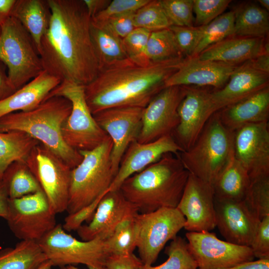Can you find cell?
I'll return each mask as SVG.
<instances>
[{"mask_svg": "<svg viewBox=\"0 0 269 269\" xmlns=\"http://www.w3.org/2000/svg\"><path fill=\"white\" fill-rule=\"evenodd\" d=\"M47 0L51 19L39 49L44 70L61 81L85 86L99 71L91 17L83 0Z\"/></svg>", "mask_w": 269, "mask_h": 269, "instance_id": "1", "label": "cell"}, {"mask_svg": "<svg viewBox=\"0 0 269 269\" xmlns=\"http://www.w3.org/2000/svg\"><path fill=\"white\" fill-rule=\"evenodd\" d=\"M185 58L160 62H137L129 58L99 70L84 86L87 105L93 115L115 108H145L161 90Z\"/></svg>", "mask_w": 269, "mask_h": 269, "instance_id": "2", "label": "cell"}, {"mask_svg": "<svg viewBox=\"0 0 269 269\" xmlns=\"http://www.w3.org/2000/svg\"><path fill=\"white\" fill-rule=\"evenodd\" d=\"M189 175L178 154L168 153L126 179L119 190L138 213L176 208Z\"/></svg>", "mask_w": 269, "mask_h": 269, "instance_id": "3", "label": "cell"}, {"mask_svg": "<svg viewBox=\"0 0 269 269\" xmlns=\"http://www.w3.org/2000/svg\"><path fill=\"white\" fill-rule=\"evenodd\" d=\"M71 109V103L66 98L49 97L31 110L12 113L1 117L0 132L17 131L29 135L72 169L80 163L82 156L66 144L62 135V127Z\"/></svg>", "mask_w": 269, "mask_h": 269, "instance_id": "4", "label": "cell"}, {"mask_svg": "<svg viewBox=\"0 0 269 269\" xmlns=\"http://www.w3.org/2000/svg\"><path fill=\"white\" fill-rule=\"evenodd\" d=\"M234 132L221 122L217 112L208 120L194 143L178 154L189 173L213 185L234 154Z\"/></svg>", "mask_w": 269, "mask_h": 269, "instance_id": "5", "label": "cell"}, {"mask_svg": "<svg viewBox=\"0 0 269 269\" xmlns=\"http://www.w3.org/2000/svg\"><path fill=\"white\" fill-rule=\"evenodd\" d=\"M112 147L109 136L98 147L79 151L82 159L71 170L66 209L68 215L86 207L107 192L116 176L111 160Z\"/></svg>", "mask_w": 269, "mask_h": 269, "instance_id": "6", "label": "cell"}, {"mask_svg": "<svg viewBox=\"0 0 269 269\" xmlns=\"http://www.w3.org/2000/svg\"><path fill=\"white\" fill-rule=\"evenodd\" d=\"M0 61L17 90L44 71L37 47L30 34L10 16L1 24Z\"/></svg>", "mask_w": 269, "mask_h": 269, "instance_id": "7", "label": "cell"}, {"mask_svg": "<svg viewBox=\"0 0 269 269\" xmlns=\"http://www.w3.org/2000/svg\"><path fill=\"white\" fill-rule=\"evenodd\" d=\"M53 96L63 97L71 103V113L62 127L63 138L68 146L78 151L90 150L109 137L90 110L85 99L84 86L63 80L47 97Z\"/></svg>", "mask_w": 269, "mask_h": 269, "instance_id": "8", "label": "cell"}, {"mask_svg": "<svg viewBox=\"0 0 269 269\" xmlns=\"http://www.w3.org/2000/svg\"><path fill=\"white\" fill-rule=\"evenodd\" d=\"M37 243L52 266L83 264L101 269L110 255L104 240H78L67 233L61 224H57Z\"/></svg>", "mask_w": 269, "mask_h": 269, "instance_id": "9", "label": "cell"}, {"mask_svg": "<svg viewBox=\"0 0 269 269\" xmlns=\"http://www.w3.org/2000/svg\"><path fill=\"white\" fill-rule=\"evenodd\" d=\"M136 248L144 266H151L168 241L184 227L185 218L177 208H162L134 217Z\"/></svg>", "mask_w": 269, "mask_h": 269, "instance_id": "10", "label": "cell"}, {"mask_svg": "<svg viewBox=\"0 0 269 269\" xmlns=\"http://www.w3.org/2000/svg\"><path fill=\"white\" fill-rule=\"evenodd\" d=\"M25 162L53 211L57 214L66 211L72 168L41 143L31 150Z\"/></svg>", "mask_w": 269, "mask_h": 269, "instance_id": "11", "label": "cell"}, {"mask_svg": "<svg viewBox=\"0 0 269 269\" xmlns=\"http://www.w3.org/2000/svg\"><path fill=\"white\" fill-rule=\"evenodd\" d=\"M56 214L41 190L9 199L5 220L17 238L37 242L56 226Z\"/></svg>", "mask_w": 269, "mask_h": 269, "instance_id": "12", "label": "cell"}, {"mask_svg": "<svg viewBox=\"0 0 269 269\" xmlns=\"http://www.w3.org/2000/svg\"><path fill=\"white\" fill-rule=\"evenodd\" d=\"M185 236L197 269H224L255 258L250 247L221 240L209 231L188 232Z\"/></svg>", "mask_w": 269, "mask_h": 269, "instance_id": "13", "label": "cell"}, {"mask_svg": "<svg viewBox=\"0 0 269 269\" xmlns=\"http://www.w3.org/2000/svg\"><path fill=\"white\" fill-rule=\"evenodd\" d=\"M186 92V86H169L154 96L143 109L137 141L149 142L172 134L179 123L177 110Z\"/></svg>", "mask_w": 269, "mask_h": 269, "instance_id": "14", "label": "cell"}, {"mask_svg": "<svg viewBox=\"0 0 269 269\" xmlns=\"http://www.w3.org/2000/svg\"><path fill=\"white\" fill-rule=\"evenodd\" d=\"M143 109L136 107L111 108L93 115L98 125L112 141L111 160L116 175L127 149L137 140L141 128Z\"/></svg>", "mask_w": 269, "mask_h": 269, "instance_id": "15", "label": "cell"}, {"mask_svg": "<svg viewBox=\"0 0 269 269\" xmlns=\"http://www.w3.org/2000/svg\"><path fill=\"white\" fill-rule=\"evenodd\" d=\"M234 155L251 182L269 177L268 122L245 125L234 132Z\"/></svg>", "mask_w": 269, "mask_h": 269, "instance_id": "16", "label": "cell"}, {"mask_svg": "<svg viewBox=\"0 0 269 269\" xmlns=\"http://www.w3.org/2000/svg\"><path fill=\"white\" fill-rule=\"evenodd\" d=\"M176 208L185 218L188 232H210L216 226L213 185L190 173Z\"/></svg>", "mask_w": 269, "mask_h": 269, "instance_id": "17", "label": "cell"}, {"mask_svg": "<svg viewBox=\"0 0 269 269\" xmlns=\"http://www.w3.org/2000/svg\"><path fill=\"white\" fill-rule=\"evenodd\" d=\"M186 87L185 95L177 110L179 123L171 134L184 151L194 143L213 114L209 101L211 91L198 87Z\"/></svg>", "mask_w": 269, "mask_h": 269, "instance_id": "18", "label": "cell"}, {"mask_svg": "<svg viewBox=\"0 0 269 269\" xmlns=\"http://www.w3.org/2000/svg\"><path fill=\"white\" fill-rule=\"evenodd\" d=\"M138 213L120 190L107 192L101 199L91 220L76 231L82 241L99 239L105 241L124 219Z\"/></svg>", "mask_w": 269, "mask_h": 269, "instance_id": "19", "label": "cell"}, {"mask_svg": "<svg viewBox=\"0 0 269 269\" xmlns=\"http://www.w3.org/2000/svg\"><path fill=\"white\" fill-rule=\"evenodd\" d=\"M183 151L171 134L147 143H140L137 140L133 142L125 151L118 172L107 192L119 190L126 179L156 162L164 154H178Z\"/></svg>", "mask_w": 269, "mask_h": 269, "instance_id": "20", "label": "cell"}, {"mask_svg": "<svg viewBox=\"0 0 269 269\" xmlns=\"http://www.w3.org/2000/svg\"><path fill=\"white\" fill-rule=\"evenodd\" d=\"M216 226L226 241L250 247L260 220L244 201L219 200L214 198Z\"/></svg>", "mask_w": 269, "mask_h": 269, "instance_id": "21", "label": "cell"}, {"mask_svg": "<svg viewBox=\"0 0 269 269\" xmlns=\"http://www.w3.org/2000/svg\"><path fill=\"white\" fill-rule=\"evenodd\" d=\"M238 66L212 61L197 56L185 58L178 70L165 83V87L180 86L222 88Z\"/></svg>", "mask_w": 269, "mask_h": 269, "instance_id": "22", "label": "cell"}, {"mask_svg": "<svg viewBox=\"0 0 269 269\" xmlns=\"http://www.w3.org/2000/svg\"><path fill=\"white\" fill-rule=\"evenodd\" d=\"M269 74L257 70L248 62L238 66L227 83L210 92L209 100L213 114L237 103L269 86Z\"/></svg>", "mask_w": 269, "mask_h": 269, "instance_id": "23", "label": "cell"}, {"mask_svg": "<svg viewBox=\"0 0 269 269\" xmlns=\"http://www.w3.org/2000/svg\"><path fill=\"white\" fill-rule=\"evenodd\" d=\"M269 49L267 38L231 36L201 52L199 59L239 66Z\"/></svg>", "mask_w": 269, "mask_h": 269, "instance_id": "24", "label": "cell"}, {"mask_svg": "<svg viewBox=\"0 0 269 269\" xmlns=\"http://www.w3.org/2000/svg\"><path fill=\"white\" fill-rule=\"evenodd\" d=\"M217 112L222 124L233 132L248 124L268 122L269 87Z\"/></svg>", "mask_w": 269, "mask_h": 269, "instance_id": "25", "label": "cell"}, {"mask_svg": "<svg viewBox=\"0 0 269 269\" xmlns=\"http://www.w3.org/2000/svg\"><path fill=\"white\" fill-rule=\"evenodd\" d=\"M61 82L45 70L13 94L0 101V118L17 112H26L39 106Z\"/></svg>", "mask_w": 269, "mask_h": 269, "instance_id": "26", "label": "cell"}, {"mask_svg": "<svg viewBox=\"0 0 269 269\" xmlns=\"http://www.w3.org/2000/svg\"><path fill=\"white\" fill-rule=\"evenodd\" d=\"M10 16L23 25L39 52L41 39L50 23L51 12L47 0H16Z\"/></svg>", "mask_w": 269, "mask_h": 269, "instance_id": "27", "label": "cell"}, {"mask_svg": "<svg viewBox=\"0 0 269 269\" xmlns=\"http://www.w3.org/2000/svg\"><path fill=\"white\" fill-rule=\"evenodd\" d=\"M250 184L247 171L234 154L213 184L214 198L219 200L243 201Z\"/></svg>", "mask_w": 269, "mask_h": 269, "instance_id": "28", "label": "cell"}, {"mask_svg": "<svg viewBox=\"0 0 269 269\" xmlns=\"http://www.w3.org/2000/svg\"><path fill=\"white\" fill-rule=\"evenodd\" d=\"M233 36L266 38L269 32V12L254 2H247L233 10Z\"/></svg>", "mask_w": 269, "mask_h": 269, "instance_id": "29", "label": "cell"}, {"mask_svg": "<svg viewBox=\"0 0 269 269\" xmlns=\"http://www.w3.org/2000/svg\"><path fill=\"white\" fill-rule=\"evenodd\" d=\"M47 259L37 242L21 240L0 251V269H38Z\"/></svg>", "mask_w": 269, "mask_h": 269, "instance_id": "30", "label": "cell"}, {"mask_svg": "<svg viewBox=\"0 0 269 269\" xmlns=\"http://www.w3.org/2000/svg\"><path fill=\"white\" fill-rule=\"evenodd\" d=\"M39 143L22 132H0V181L12 163L25 161L31 150Z\"/></svg>", "mask_w": 269, "mask_h": 269, "instance_id": "31", "label": "cell"}, {"mask_svg": "<svg viewBox=\"0 0 269 269\" xmlns=\"http://www.w3.org/2000/svg\"><path fill=\"white\" fill-rule=\"evenodd\" d=\"M91 35L99 62V70L129 58L125 49L123 39L92 21Z\"/></svg>", "mask_w": 269, "mask_h": 269, "instance_id": "32", "label": "cell"}, {"mask_svg": "<svg viewBox=\"0 0 269 269\" xmlns=\"http://www.w3.org/2000/svg\"><path fill=\"white\" fill-rule=\"evenodd\" d=\"M1 180L6 186L10 199L41 191L39 184L25 161H15L4 173Z\"/></svg>", "mask_w": 269, "mask_h": 269, "instance_id": "33", "label": "cell"}, {"mask_svg": "<svg viewBox=\"0 0 269 269\" xmlns=\"http://www.w3.org/2000/svg\"><path fill=\"white\" fill-rule=\"evenodd\" d=\"M144 57L151 62L185 58L169 28L151 32L144 51Z\"/></svg>", "mask_w": 269, "mask_h": 269, "instance_id": "34", "label": "cell"}, {"mask_svg": "<svg viewBox=\"0 0 269 269\" xmlns=\"http://www.w3.org/2000/svg\"><path fill=\"white\" fill-rule=\"evenodd\" d=\"M234 34V13L231 10L204 25L200 39L191 57L198 56L207 48Z\"/></svg>", "mask_w": 269, "mask_h": 269, "instance_id": "35", "label": "cell"}, {"mask_svg": "<svg viewBox=\"0 0 269 269\" xmlns=\"http://www.w3.org/2000/svg\"><path fill=\"white\" fill-rule=\"evenodd\" d=\"M135 216L122 220L117 226L112 235L105 241L110 255L133 253L136 248Z\"/></svg>", "mask_w": 269, "mask_h": 269, "instance_id": "36", "label": "cell"}, {"mask_svg": "<svg viewBox=\"0 0 269 269\" xmlns=\"http://www.w3.org/2000/svg\"><path fill=\"white\" fill-rule=\"evenodd\" d=\"M167 260L157 266H144L143 269H197L196 263L191 255L187 242L176 236L165 248Z\"/></svg>", "mask_w": 269, "mask_h": 269, "instance_id": "37", "label": "cell"}, {"mask_svg": "<svg viewBox=\"0 0 269 269\" xmlns=\"http://www.w3.org/2000/svg\"><path fill=\"white\" fill-rule=\"evenodd\" d=\"M135 28L154 31L169 28L171 23L166 16L160 0H150L134 15Z\"/></svg>", "mask_w": 269, "mask_h": 269, "instance_id": "38", "label": "cell"}, {"mask_svg": "<svg viewBox=\"0 0 269 269\" xmlns=\"http://www.w3.org/2000/svg\"><path fill=\"white\" fill-rule=\"evenodd\" d=\"M244 201L260 221L269 215V177L251 182Z\"/></svg>", "mask_w": 269, "mask_h": 269, "instance_id": "39", "label": "cell"}, {"mask_svg": "<svg viewBox=\"0 0 269 269\" xmlns=\"http://www.w3.org/2000/svg\"><path fill=\"white\" fill-rule=\"evenodd\" d=\"M172 25L194 26L193 0H160Z\"/></svg>", "mask_w": 269, "mask_h": 269, "instance_id": "40", "label": "cell"}, {"mask_svg": "<svg viewBox=\"0 0 269 269\" xmlns=\"http://www.w3.org/2000/svg\"><path fill=\"white\" fill-rule=\"evenodd\" d=\"M193 1L196 26L209 23L222 14L231 2L230 0H193Z\"/></svg>", "mask_w": 269, "mask_h": 269, "instance_id": "41", "label": "cell"}, {"mask_svg": "<svg viewBox=\"0 0 269 269\" xmlns=\"http://www.w3.org/2000/svg\"><path fill=\"white\" fill-rule=\"evenodd\" d=\"M204 26L191 27L171 25L177 44L185 58L191 57L202 35Z\"/></svg>", "mask_w": 269, "mask_h": 269, "instance_id": "42", "label": "cell"}, {"mask_svg": "<svg viewBox=\"0 0 269 269\" xmlns=\"http://www.w3.org/2000/svg\"><path fill=\"white\" fill-rule=\"evenodd\" d=\"M150 33L148 30L135 28L123 39L125 49L130 59L137 62L147 61L144 57V51Z\"/></svg>", "mask_w": 269, "mask_h": 269, "instance_id": "43", "label": "cell"}, {"mask_svg": "<svg viewBox=\"0 0 269 269\" xmlns=\"http://www.w3.org/2000/svg\"><path fill=\"white\" fill-rule=\"evenodd\" d=\"M150 0H113L107 7L94 17L95 21H101L111 17L135 13Z\"/></svg>", "mask_w": 269, "mask_h": 269, "instance_id": "44", "label": "cell"}, {"mask_svg": "<svg viewBox=\"0 0 269 269\" xmlns=\"http://www.w3.org/2000/svg\"><path fill=\"white\" fill-rule=\"evenodd\" d=\"M134 13L113 17L101 21H95L92 19L91 21L123 39L135 28L134 23Z\"/></svg>", "mask_w": 269, "mask_h": 269, "instance_id": "45", "label": "cell"}, {"mask_svg": "<svg viewBox=\"0 0 269 269\" xmlns=\"http://www.w3.org/2000/svg\"><path fill=\"white\" fill-rule=\"evenodd\" d=\"M250 247L255 258L269 259V215L260 221Z\"/></svg>", "mask_w": 269, "mask_h": 269, "instance_id": "46", "label": "cell"}, {"mask_svg": "<svg viewBox=\"0 0 269 269\" xmlns=\"http://www.w3.org/2000/svg\"><path fill=\"white\" fill-rule=\"evenodd\" d=\"M104 195L77 212L69 214L65 218L64 223L62 225L64 230L67 231H76L84 222L89 223L92 219L97 206Z\"/></svg>", "mask_w": 269, "mask_h": 269, "instance_id": "47", "label": "cell"}, {"mask_svg": "<svg viewBox=\"0 0 269 269\" xmlns=\"http://www.w3.org/2000/svg\"><path fill=\"white\" fill-rule=\"evenodd\" d=\"M144 264L134 253L126 255L110 254L107 257L106 269H143Z\"/></svg>", "mask_w": 269, "mask_h": 269, "instance_id": "48", "label": "cell"}, {"mask_svg": "<svg viewBox=\"0 0 269 269\" xmlns=\"http://www.w3.org/2000/svg\"><path fill=\"white\" fill-rule=\"evenodd\" d=\"M6 70V66L0 61V101L16 91L9 81Z\"/></svg>", "mask_w": 269, "mask_h": 269, "instance_id": "49", "label": "cell"}, {"mask_svg": "<svg viewBox=\"0 0 269 269\" xmlns=\"http://www.w3.org/2000/svg\"><path fill=\"white\" fill-rule=\"evenodd\" d=\"M247 62L255 69L269 74V49Z\"/></svg>", "mask_w": 269, "mask_h": 269, "instance_id": "50", "label": "cell"}, {"mask_svg": "<svg viewBox=\"0 0 269 269\" xmlns=\"http://www.w3.org/2000/svg\"><path fill=\"white\" fill-rule=\"evenodd\" d=\"M88 12L91 18L101 12L109 4V0H83Z\"/></svg>", "mask_w": 269, "mask_h": 269, "instance_id": "51", "label": "cell"}, {"mask_svg": "<svg viewBox=\"0 0 269 269\" xmlns=\"http://www.w3.org/2000/svg\"><path fill=\"white\" fill-rule=\"evenodd\" d=\"M224 269H269V259L246 262Z\"/></svg>", "mask_w": 269, "mask_h": 269, "instance_id": "52", "label": "cell"}, {"mask_svg": "<svg viewBox=\"0 0 269 269\" xmlns=\"http://www.w3.org/2000/svg\"><path fill=\"white\" fill-rule=\"evenodd\" d=\"M9 197L4 183L0 181V217L6 219L8 214Z\"/></svg>", "mask_w": 269, "mask_h": 269, "instance_id": "53", "label": "cell"}, {"mask_svg": "<svg viewBox=\"0 0 269 269\" xmlns=\"http://www.w3.org/2000/svg\"><path fill=\"white\" fill-rule=\"evenodd\" d=\"M16 0H0V23L10 16Z\"/></svg>", "mask_w": 269, "mask_h": 269, "instance_id": "54", "label": "cell"}, {"mask_svg": "<svg viewBox=\"0 0 269 269\" xmlns=\"http://www.w3.org/2000/svg\"><path fill=\"white\" fill-rule=\"evenodd\" d=\"M258 1L263 8L269 11V0H259Z\"/></svg>", "mask_w": 269, "mask_h": 269, "instance_id": "55", "label": "cell"}, {"mask_svg": "<svg viewBox=\"0 0 269 269\" xmlns=\"http://www.w3.org/2000/svg\"><path fill=\"white\" fill-rule=\"evenodd\" d=\"M52 265L48 260L42 263L38 269H52Z\"/></svg>", "mask_w": 269, "mask_h": 269, "instance_id": "56", "label": "cell"}, {"mask_svg": "<svg viewBox=\"0 0 269 269\" xmlns=\"http://www.w3.org/2000/svg\"><path fill=\"white\" fill-rule=\"evenodd\" d=\"M60 269H80L75 267L72 265H68V266L62 267H61ZM87 269H106V268L105 267L101 269H97V268H95L89 267V268H88Z\"/></svg>", "mask_w": 269, "mask_h": 269, "instance_id": "57", "label": "cell"}, {"mask_svg": "<svg viewBox=\"0 0 269 269\" xmlns=\"http://www.w3.org/2000/svg\"><path fill=\"white\" fill-rule=\"evenodd\" d=\"M1 23H0V34L1 32Z\"/></svg>", "mask_w": 269, "mask_h": 269, "instance_id": "58", "label": "cell"}]
</instances>
